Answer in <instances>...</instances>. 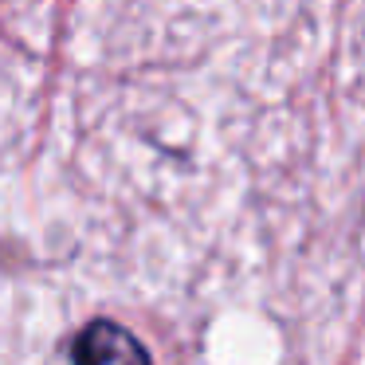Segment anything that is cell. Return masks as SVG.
I'll list each match as a JSON object with an SVG mask.
<instances>
[{
	"label": "cell",
	"instance_id": "1",
	"mask_svg": "<svg viewBox=\"0 0 365 365\" xmlns=\"http://www.w3.org/2000/svg\"><path fill=\"white\" fill-rule=\"evenodd\" d=\"M71 365H153V357L122 322L95 318L75 338Z\"/></svg>",
	"mask_w": 365,
	"mask_h": 365
}]
</instances>
